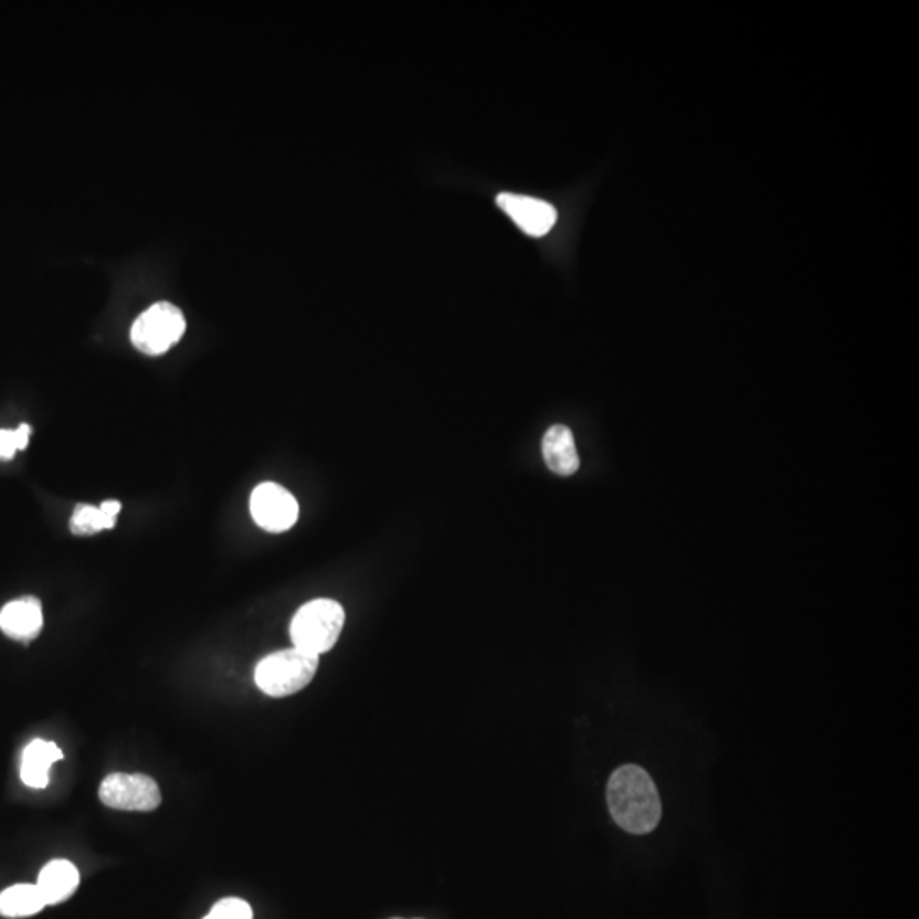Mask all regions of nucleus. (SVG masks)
<instances>
[{
    "label": "nucleus",
    "mask_w": 919,
    "mask_h": 919,
    "mask_svg": "<svg viewBox=\"0 0 919 919\" xmlns=\"http://www.w3.org/2000/svg\"><path fill=\"white\" fill-rule=\"evenodd\" d=\"M606 801L613 821L626 833H653L663 816L656 783L638 764H623L613 771Z\"/></svg>",
    "instance_id": "nucleus-1"
},
{
    "label": "nucleus",
    "mask_w": 919,
    "mask_h": 919,
    "mask_svg": "<svg viewBox=\"0 0 919 919\" xmlns=\"http://www.w3.org/2000/svg\"><path fill=\"white\" fill-rule=\"evenodd\" d=\"M345 619V610L338 601L319 598L298 610L289 625V635L297 649L320 656L338 642Z\"/></svg>",
    "instance_id": "nucleus-2"
},
{
    "label": "nucleus",
    "mask_w": 919,
    "mask_h": 919,
    "mask_svg": "<svg viewBox=\"0 0 919 919\" xmlns=\"http://www.w3.org/2000/svg\"><path fill=\"white\" fill-rule=\"evenodd\" d=\"M317 667L319 656L294 647L264 657L256 666L254 679L267 697H289L298 694L314 679Z\"/></svg>",
    "instance_id": "nucleus-3"
},
{
    "label": "nucleus",
    "mask_w": 919,
    "mask_h": 919,
    "mask_svg": "<svg viewBox=\"0 0 919 919\" xmlns=\"http://www.w3.org/2000/svg\"><path fill=\"white\" fill-rule=\"evenodd\" d=\"M186 330V319L176 305L160 302L145 310L131 327V342L138 351L159 357L169 351Z\"/></svg>",
    "instance_id": "nucleus-4"
},
{
    "label": "nucleus",
    "mask_w": 919,
    "mask_h": 919,
    "mask_svg": "<svg viewBox=\"0 0 919 919\" xmlns=\"http://www.w3.org/2000/svg\"><path fill=\"white\" fill-rule=\"evenodd\" d=\"M99 799L118 811L150 812L159 807L162 795L150 777L113 773L101 783Z\"/></svg>",
    "instance_id": "nucleus-5"
},
{
    "label": "nucleus",
    "mask_w": 919,
    "mask_h": 919,
    "mask_svg": "<svg viewBox=\"0 0 919 919\" xmlns=\"http://www.w3.org/2000/svg\"><path fill=\"white\" fill-rule=\"evenodd\" d=\"M251 513L263 530L282 534L297 524L298 503L285 487L264 483L251 496Z\"/></svg>",
    "instance_id": "nucleus-6"
},
{
    "label": "nucleus",
    "mask_w": 919,
    "mask_h": 919,
    "mask_svg": "<svg viewBox=\"0 0 919 919\" xmlns=\"http://www.w3.org/2000/svg\"><path fill=\"white\" fill-rule=\"evenodd\" d=\"M496 201L497 207L531 237H543L556 225L557 210L547 201L513 193L499 194Z\"/></svg>",
    "instance_id": "nucleus-7"
},
{
    "label": "nucleus",
    "mask_w": 919,
    "mask_h": 919,
    "mask_svg": "<svg viewBox=\"0 0 919 919\" xmlns=\"http://www.w3.org/2000/svg\"><path fill=\"white\" fill-rule=\"evenodd\" d=\"M43 628V610L33 596L19 598L0 612V631L14 641L31 642Z\"/></svg>",
    "instance_id": "nucleus-8"
},
{
    "label": "nucleus",
    "mask_w": 919,
    "mask_h": 919,
    "mask_svg": "<svg viewBox=\"0 0 919 919\" xmlns=\"http://www.w3.org/2000/svg\"><path fill=\"white\" fill-rule=\"evenodd\" d=\"M64 760L62 749L55 742L34 739L24 748L21 760V780L30 789H46L50 783V768L56 761Z\"/></svg>",
    "instance_id": "nucleus-9"
},
{
    "label": "nucleus",
    "mask_w": 919,
    "mask_h": 919,
    "mask_svg": "<svg viewBox=\"0 0 919 919\" xmlns=\"http://www.w3.org/2000/svg\"><path fill=\"white\" fill-rule=\"evenodd\" d=\"M541 452L547 467L553 474L569 477L579 468V455L575 450L574 434L568 426L556 424L547 431L541 442Z\"/></svg>",
    "instance_id": "nucleus-10"
},
{
    "label": "nucleus",
    "mask_w": 919,
    "mask_h": 919,
    "mask_svg": "<svg viewBox=\"0 0 919 919\" xmlns=\"http://www.w3.org/2000/svg\"><path fill=\"white\" fill-rule=\"evenodd\" d=\"M78 870L68 860H53L43 867L38 877V890L45 899L46 906L60 905L77 890Z\"/></svg>",
    "instance_id": "nucleus-11"
},
{
    "label": "nucleus",
    "mask_w": 919,
    "mask_h": 919,
    "mask_svg": "<svg viewBox=\"0 0 919 919\" xmlns=\"http://www.w3.org/2000/svg\"><path fill=\"white\" fill-rule=\"evenodd\" d=\"M122 505L118 500H104L99 508L89 505H78L71 518V531L78 537L96 535L103 530L115 528Z\"/></svg>",
    "instance_id": "nucleus-12"
},
{
    "label": "nucleus",
    "mask_w": 919,
    "mask_h": 919,
    "mask_svg": "<svg viewBox=\"0 0 919 919\" xmlns=\"http://www.w3.org/2000/svg\"><path fill=\"white\" fill-rule=\"evenodd\" d=\"M45 906L36 884H18L0 894V915L6 918H28L38 915Z\"/></svg>",
    "instance_id": "nucleus-13"
},
{
    "label": "nucleus",
    "mask_w": 919,
    "mask_h": 919,
    "mask_svg": "<svg viewBox=\"0 0 919 919\" xmlns=\"http://www.w3.org/2000/svg\"><path fill=\"white\" fill-rule=\"evenodd\" d=\"M31 426L21 424L18 430H0V460H11L18 450H27Z\"/></svg>",
    "instance_id": "nucleus-14"
},
{
    "label": "nucleus",
    "mask_w": 919,
    "mask_h": 919,
    "mask_svg": "<svg viewBox=\"0 0 919 919\" xmlns=\"http://www.w3.org/2000/svg\"><path fill=\"white\" fill-rule=\"evenodd\" d=\"M204 919H253V909L237 897H226L216 902Z\"/></svg>",
    "instance_id": "nucleus-15"
},
{
    "label": "nucleus",
    "mask_w": 919,
    "mask_h": 919,
    "mask_svg": "<svg viewBox=\"0 0 919 919\" xmlns=\"http://www.w3.org/2000/svg\"><path fill=\"white\" fill-rule=\"evenodd\" d=\"M392 919H402V918H392Z\"/></svg>",
    "instance_id": "nucleus-16"
}]
</instances>
